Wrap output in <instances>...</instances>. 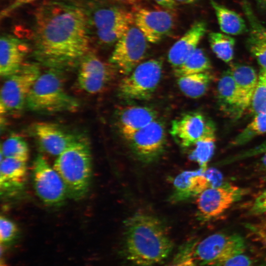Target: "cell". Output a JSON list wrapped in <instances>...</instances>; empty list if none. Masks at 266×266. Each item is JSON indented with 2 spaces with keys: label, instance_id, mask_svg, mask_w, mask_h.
<instances>
[{
  "label": "cell",
  "instance_id": "cell-1",
  "mask_svg": "<svg viewBox=\"0 0 266 266\" xmlns=\"http://www.w3.org/2000/svg\"><path fill=\"white\" fill-rule=\"evenodd\" d=\"M89 47L88 21L82 9L55 5L39 15L33 54L43 66L60 70L71 67L79 63Z\"/></svg>",
  "mask_w": 266,
  "mask_h": 266
},
{
  "label": "cell",
  "instance_id": "cell-2",
  "mask_svg": "<svg viewBox=\"0 0 266 266\" xmlns=\"http://www.w3.org/2000/svg\"><path fill=\"white\" fill-rule=\"evenodd\" d=\"M123 253L134 266H155L171 253L173 243L157 217L136 213L124 222Z\"/></svg>",
  "mask_w": 266,
  "mask_h": 266
},
{
  "label": "cell",
  "instance_id": "cell-3",
  "mask_svg": "<svg viewBox=\"0 0 266 266\" xmlns=\"http://www.w3.org/2000/svg\"><path fill=\"white\" fill-rule=\"evenodd\" d=\"M60 71L49 68L41 73L27 99L28 109L42 113L74 112L78 109V101L66 92Z\"/></svg>",
  "mask_w": 266,
  "mask_h": 266
},
{
  "label": "cell",
  "instance_id": "cell-4",
  "mask_svg": "<svg viewBox=\"0 0 266 266\" xmlns=\"http://www.w3.org/2000/svg\"><path fill=\"white\" fill-rule=\"evenodd\" d=\"M54 168L63 179L67 195L75 200L87 193L92 174L90 148L80 138L57 156Z\"/></svg>",
  "mask_w": 266,
  "mask_h": 266
},
{
  "label": "cell",
  "instance_id": "cell-5",
  "mask_svg": "<svg viewBox=\"0 0 266 266\" xmlns=\"http://www.w3.org/2000/svg\"><path fill=\"white\" fill-rule=\"evenodd\" d=\"M245 241L239 234L218 233L197 241L194 248L196 262L202 266H221L244 253Z\"/></svg>",
  "mask_w": 266,
  "mask_h": 266
},
{
  "label": "cell",
  "instance_id": "cell-6",
  "mask_svg": "<svg viewBox=\"0 0 266 266\" xmlns=\"http://www.w3.org/2000/svg\"><path fill=\"white\" fill-rule=\"evenodd\" d=\"M41 74L39 66L25 64L18 71L6 78L0 90L1 116L21 111L35 81Z\"/></svg>",
  "mask_w": 266,
  "mask_h": 266
},
{
  "label": "cell",
  "instance_id": "cell-7",
  "mask_svg": "<svg viewBox=\"0 0 266 266\" xmlns=\"http://www.w3.org/2000/svg\"><path fill=\"white\" fill-rule=\"evenodd\" d=\"M163 62L152 59L141 62L120 81L118 91L125 99L146 100L151 98L160 83Z\"/></svg>",
  "mask_w": 266,
  "mask_h": 266
},
{
  "label": "cell",
  "instance_id": "cell-8",
  "mask_svg": "<svg viewBox=\"0 0 266 266\" xmlns=\"http://www.w3.org/2000/svg\"><path fill=\"white\" fill-rule=\"evenodd\" d=\"M91 20L99 41L104 45L116 43L133 23V13L112 4L97 8Z\"/></svg>",
  "mask_w": 266,
  "mask_h": 266
},
{
  "label": "cell",
  "instance_id": "cell-9",
  "mask_svg": "<svg viewBox=\"0 0 266 266\" xmlns=\"http://www.w3.org/2000/svg\"><path fill=\"white\" fill-rule=\"evenodd\" d=\"M248 193L247 189L229 183L206 189L198 196L199 218L205 221L218 217Z\"/></svg>",
  "mask_w": 266,
  "mask_h": 266
},
{
  "label": "cell",
  "instance_id": "cell-10",
  "mask_svg": "<svg viewBox=\"0 0 266 266\" xmlns=\"http://www.w3.org/2000/svg\"><path fill=\"white\" fill-rule=\"evenodd\" d=\"M133 24L115 43L110 58V63L125 75L142 62L148 48V41Z\"/></svg>",
  "mask_w": 266,
  "mask_h": 266
},
{
  "label": "cell",
  "instance_id": "cell-11",
  "mask_svg": "<svg viewBox=\"0 0 266 266\" xmlns=\"http://www.w3.org/2000/svg\"><path fill=\"white\" fill-rule=\"evenodd\" d=\"M33 177L36 194L45 203L57 205L65 200L67 193L63 179L41 155L34 161Z\"/></svg>",
  "mask_w": 266,
  "mask_h": 266
},
{
  "label": "cell",
  "instance_id": "cell-12",
  "mask_svg": "<svg viewBox=\"0 0 266 266\" xmlns=\"http://www.w3.org/2000/svg\"><path fill=\"white\" fill-rule=\"evenodd\" d=\"M79 64L77 82L86 93L96 94L102 92L114 77L115 67L94 53H87Z\"/></svg>",
  "mask_w": 266,
  "mask_h": 266
},
{
  "label": "cell",
  "instance_id": "cell-13",
  "mask_svg": "<svg viewBox=\"0 0 266 266\" xmlns=\"http://www.w3.org/2000/svg\"><path fill=\"white\" fill-rule=\"evenodd\" d=\"M171 9L136 8L133 13L134 24L149 42L156 43L169 35L175 26V18Z\"/></svg>",
  "mask_w": 266,
  "mask_h": 266
},
{
  "label": "cell",
  "instance_id": "cell-14",
  "mask_svg": "<svg viewBox=\"0 0 266 266\" xmlns=\"http://www.w3.org/2000/svg\"><path fill=\"white\" fill-rule=\"evenodd\" d=\"M221 173L213 168L183 171L174 179L170 200L177 202L198 196L206 189L221 184Z\"/></svg>",
  "mask_w": 266,
  "mask_h": 266
},
{
  "label": "cell",
  "instance_id": "cell-15",
  "mask_svg": "<svg viewBox=\"0 0 266 266\" xmlns=\"http://www.w3.org/2000/svg\"><path fill=\"white\" fill-rule=\"evenodd\" d=\"M135 154L145 162H151L162 154L166 144L164 124L156 119L126 138Z\"/></svg>",
  "mask_w": 266,
  "mask_h": 266
},
{
  "label": "cell",
  "instance_id": "cell-16",
  "mask_svg": "<svg viewBox=\"0 0 266 266\" xmlns=\"http://www.w3.org/2000/svg\"><path fill=\"white\" fill-rule=\"evenodd\" d=\"M33 130L42 149L53 156H59L81 138L59 125L50 122L36 123Z\"/></svg>",
  "mask_w": 266,
  "mask_h": 266
},
{
  "label": "cell",
  "instance_id": "cell-17",
  "mask_svg": "<svg viewBox=\"0 0 266 266\" xmlns=\"http://www.w3.org/2000/svg\"><path fill=\"white\" fill-rule=\"evenodd\" d=\"M208 121L198 112H189L174 120L170 133L183 148L192 147L204 135Z\"/></svg>",
  "mask_w": 266,
  "mask_h": 266
},
{
  "label": "cell",
  "instance_id": "cell-18",
  "mask_svg": "<svg viewBox=\"0 0 266 266\" xmlns=\"http://www.w3.org/2000/svg\"><path fill=\"white\" fill-rule=\"evenodd\" d=\"M30 49L26 43L8 34L1 36L0 40V75L6 78L20 69Z\"/></svg>",
  "mask_w": 266,
  "mask_h": 266
},
{
  "label": "cell",
  "instance_id": "cell-19",
  "mask_svg": "<svg viewBox=\"0 0 266 266\" xmlns=\"http://www.w3.org/2000/svg\"><path fill=\"white\" fill-rule=\"evenodd\" d=\"M207 29L204 21L195 22L190 28L170 48L167 59L175 68L181 65L198 48Z\"/></svg>",
  "mask_w": 266,
  "mask_h": 266
},
{
  "label": "cell",
  "instance_id": "cell-20",
  "mask_svg": "<svg viewBox=\"0 0 266 266\" xmlns=\"http://www.w3.org/2000/svg\"><path fill=\"white\" fill-rule=\"evenodd\" d=\"M241 6L249 25L247 47L261 68L266 70V27L256 16L248 1L243 0Z\"/></svg>",
  "mask_w": 266,
  "mask_h": 266
},
{
  "label": "cell",
  "instance_id": "cell-21",
  "mask_svg": "<svg viewBox=\"0 0 266 266\" xmlns=\"http://www.w3.org/2000/svg\"><path fill=\"white\" fill-rule=\"evenodd\" d=\"M157 112L146 106L133 105L124 107L117 114L120 131L126 139L133 133L157 119Z\"/></svg>",
  "mask_w": 266,
  "mask_h": 266
},
{
  "label": "cell",
  "instance_id": "cell-22",
  "mask_svg": "<svg viewBox=\"0 0 266 266\" xmlns=\"http://www.w3.org/2000/svg\"><path fill=\"white\" fill-rule=\"evenodd\" d=\"M217 87V99L221 110L232 117L238 118L243 114L241 99L229 69L221 75Z\"/></svg>",
  "mask_w": 266,
  "mask_h": 266
},
{
  "label": "cell",
  "instance_id": "cell-23",
  "mask_svg": "<svg viewBox=\"0 0 266 266\" xmlns=\"http://www.w3.org/2000/svg\"><path fill=\"white\" fill-rule=\"evenodd\" d=\"M236 85L243 113L250 106L258 81L255 69L247 65L233 64L229 68Z\"/></svg>",
  "mask_w": 266,
  "mask_h": 266
},
{
  "label": "cell",
  "instance_id": "cell-24",
  "mask_svg": "<svg viewBox=\"0 0 266 266\" xmlns=\"http://www.w3.org/2000/svg\"><path fill=\"white\" fill-rule=\"evenodd\" d=\"M27 173L26 162L11 158L0 159L1 191L10 193L22 188L26 180Z\"/></svg>",
  "mask_w": 266,
  "mask_h": 266
},
{
  "label": "cell",
  "instance_id": "cell-25",
  "mask_svg": "<svg viewBox=\"0 0 266 266\" xmlns=\"http://www.w3.org/2000/svg\"><path fill=\"white\" fill-rule=\"evenodd\" d=\"M217 18L221 31L228 35H239L248 31L247 25L243 18L214 0H210Z\"/></svg>",
  "mask_w": 266,
  "mask_h": 266
},
{
  "label": "cell",
  "instance_id": "cell-26",
  "mask_svg": "<svg viewBox=\"0 0 266 266\" xmlns=\"http://www.w3.org/2000/svg\"><path fill=\"white\" fill-rule=\"evenodd\" d=\"M212 78V74L207 71L177 77V83L186 96L197 99L205 94Z\"/></svg>",
  "mask_w": 266,
  "mask_h": 266
},
{
  "label": "cell",
  "instance_id": "cell-27",
  "mask_svg": "<svg viewBox=\"0 0 266 266\" xmlns=\"http://www.w3.org/2000/svg\"><path fill=\"white\" fill-rule=\"evenodd\" d=\"M215 131L213 123L208 121L206 132L203 137L192 146L194 148L190 154V159L197 162L203 170L206 169L207 163L214 151Z\"/></svg>",
  "mask_w": 266,
  "mask_h": 266
},
{
  "label": "cell",
  "instance_id": "cell-28",
  "mask_svg": "<svg viewBox=\"0 0 266 266\" xmlns=\"http://www.w3.org/2000/svg\"><path fill=\"white\" fill-rule=\"evenodd\" d=\"M211 68L210 61L200 48L195 52L179 66L174 68V74L176 77L208 71Z\"/></svg>",
  "mask_w": 266,
  "mask_h": 266
},
{
  "label": "cell",
  "instance_id": "cell-29",
  "mask_svg": "<svg viewBox=\"0 0 266 266\" xmlns=\"http://www.w3.org/2000/svg\"><path fill=\"white\" fill-rule=\"evenodd\" d=\"M208 40L212 51L219 59L226 63L233 60L235 40L230 35L211 32L208 34Z\"/></svg>",
  "mask_w": 266,
  "mask_h": 266
},
{
  "label": "cell",
  "instance_id": "cell-30",
  "mask_svg": "<svg viewBox=\"0 0 266 266\" xmlns=\"http://www.w3.org/2000/svg\"><path fill=\"white\" fill-rule=\"evenodd\" d=\"M29 154V148L27 142L19 135H11L1 144V159L11 158L27 162Z\"/></svg>",
  "mask_w": 266,
  "mask_h": 266
},
{
  "label": "cell",
  "instance_id": "cell-31",
  "mask_svg": "<svg viewBox=\"0 0 266 266\" xmlns=\"http://www.w3.org/2000/svg\"><path fill=\"white\" fill-rule=\"evenodd\" d=\"M266 133V114L254 115L252 120L231 141L230 146L245 144L255 137Z\"/></svg>",
  "mask_w": 266,
  "mask_h": 266
},
{
  "label": "cell",
  "instance_id": "cell-32",
  "mask_svg": "<svg viewBox=\"0 0 266 266\" xmlns=\"http://www.w3.org/2000/svg\"><path fill=\"white\" fill-rule=\"evenodd\" d=\"M254 115L266 114V70L261 68L258 74L257 86L250 105Z\"/></svg>",
  "mask_w": 266,
  "mask_h": 266
},
{
  "label": "cell",
  "instance_id": "cell-33",
  "mask_svg": "<svg viewBox=\"0 0 266 266\" xmlns=\"http://www.w3.org/2000/svg\"><path fill=\"white\" fill-rule=\"evenodd\" d=\"M197 241L192 239L182 244L167 266H197L194 256Z\"/></svg>",
  "mask_w": 266,
  "mask_h": 266
},
{
  "label": "cell",
  "instance_id": "cell-34",
  "mask_svg": "<svg viewBox=\"0 0 266 266\" xmlns=\"http://www.w3.org/2000/svg\"><path fill=\"white\" fill-rule=\"evenodd\" d=\"M18 232V228L13 221L4 216L0 217V247L5 250L6 247L16 239Z\"/></svg>",
  "mask_w": 266,
  "mask_h": 266
},
{
  "label": "cell",
  "instance_id": "cell-35",
  "mask_svg": "<svg viewBox=\"0 0 266 266\" xmlns=\"http://www.w3.org/2000/svg\"><path fill=\"white\" fill-rule=\"evenodd\" d=\"M265 153H266V140L255 147L222 160L220 161V164H229Z\"/></svg>",
  "mask_w": 266,
  "mask_h": 266
},
{
  "label": "cell",
  "instance_id": "cell-36",
  "mask_svg": "<svg viewBox=\"0 0 266 266\" xmlns=\"http://www.w3.org/2000/svg\"><path fill=\"white\" fill-rule=\"evenodd\" d=\"M245 227L257 241L266 246V221L246 223Z\"/></svg>",
  "mask_w": 266,
  "mask_h": 266
},
{
  "label": "cell",
  "instance_id": "cell-37",
  "mask_svg": "<svg viewBox=\"0 0 266 266\" xmlns=\"http://www.w3.org/2000/svg\"><path fill=\"white\" fill-rule=\"evenodd\" d=\"M266 213V190L260 193L254 200L248 214L258 216Z\"/></svg>",
  "mask_w": 266,
  "mask_h": 266
},
{
  "label": "cell",
  "instance_id": "cell-38",
  "mask_svg": "<svg viewBox=\"0 0 266 266\" xmlns=\"http://www.w3.org/2000/svg\"><path fill=\"white\" fill-rule=\"evenodd\" d=\"M221 266H252L251 260L243 253L231 259Z\"/></svg>",
  "mask_w": 266,
  "mask_h": 266
},
{
  "label": "cell",
  "instance_id": "cell-39",
  "mask_svg": "<svg viewBox=\"0 0 266 266\" xmlns=\"http://www.w3.org/2000/svg\"><path fill=\"white\" fill-rule=\"evenodd\" d=\"M35 0H14L1 11L0 14L1 18H4L8 16V15L19 7Z\"/></svg>",
  "mask_w": 266,
  "mask_h": 266
},
{
  "label": "cell",
  "instance_id": "cell-40",
  "mask_svg": "<svg viewBox=\"0 0 266 266\" xmlns=\"http://www.w3.org/2000/svg\"><path fill=\"white\" fill-rule=\"evenodd\" d=\"M161 6L168 9H173L176 4L173 0H154Z\"/></svg>",
  "mask_w": 266,
  "mask_h": 266
},
{
  "label": "cell",
  "instance_id": "cell-41",
  "mask_svg": "<svg viewBox=\"0 0 266 266\" xmlns=\"http://www.w3.org/2000/svg\"><path fill=\"white\" fill-rule=\"evenodd\" d=\"M258 164L259 168L261 170L266 171V153L262 155Z\"/></svg>",
  "mask_w": 266,
  "mask_h": 266
},
{
  "label": "cell",
  "instance_id": "cell-42",
  "mask_svg": "<svg viewBox=\"0 0 266 266\" xmlns=\"http://www.w3.org/2000/svg\"><path fill=\"white\" fill-rule=\"evenodd\" d=\"M257 6L262 10H266V0H254Z\"/></svg>",
  "mask_w": 266,
  "mask_h": 266
},
{
  "label": "cell",
  "instance_id": "cell-43",
  "mask_svg": "<svg viewBox=\"0 0 266 266\" xmlns=\"http://www.w3.org/2000/svg\"><path fill=\"white\" fill-rule=\"evenodd\" d=\"M176 4H190L196 0H173Z\"/></svg>",
  "mask_w": 266,
  "mask_h": 266
},
{
  "label": "cell",
  "instance_id": "cell-44",
  "mask_svg": "<svg viewBox=\"0 0 266 266\" xmlns=\"http://www.w3.org/2000/svg\"><path fill=\"white\" fill-rule=\"evenodd\" d=\"M0 266H7L6 264L5 263L4 260L2 258L0 259Z\"/></svg>",
  "mask_w": 266,
  "mask_h": 266
}]
</instances>
